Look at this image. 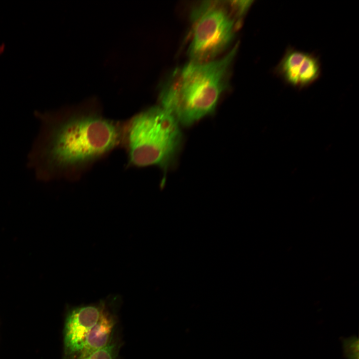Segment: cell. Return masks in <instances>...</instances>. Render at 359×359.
<instances>
[{
  "label": "cell",
  "instance_id": "ba28073f",
  "mask_svg": "<svg viewBox=\"0 0 359 359\" xmlns=\"http://www.w3.org/2000/svg\"><path fill=\"white\" fill-rule=\"evenodd\" d=\"M120 348V343L113 338L106 346L92 353L83 359H117Z\"/></svg>",
  "mask_w": 359,
  "mask_h": 359
},
{
  "label": "cell",
  "instance_id": "3957f363",
  "mask_svg": "<svg viewBox=\"0 0 359 359\" xmlns=\"http://www.w3.org/2000/svg\"><path fill=\"white\" fill-rule=\"evenodd\" d=\"M181 140L180 125L160 106L143 111L123 124L121 143L129 163L136 167L157 166L167 169Z\"/></svg>",
  "mask_w": 359,
  "mask_h": 359
},
{
  "label": "cell",
  "instance_id": "7a4b0ae2",
  "mask_svg": "<svg viewBox=\"0 0 359 359\" xmlns=\"http://www.w3.org/2000/svg\"><path fill=\"white\" fill-rule=\"evenodd\" d=\"M236 44L223 56L204 62L189 61L176 68L160 94V106L179 124L189 126L211 114L227 89Z\"/></svg>",
  "mask_w": 359,
  "mask_h": 359
},
{
  "label": "cell",
  "instance_id": "6da1fadb",
  "mask_svg": "<svg viewBox=\"0 0 359 359\" xmlns=\"http://www.w3.org/2000/svg\"><path fill=\"white\" fill-rule=\"evenodd\" d=\"M41 127L29 156L40 180H76L121 143L123 124L97 111L39 114Z\"/></svg>",
  "mask_w": 359,
  "mask_h": 359
},
{
  "label": "cell",
  "instance_id": "52a82bcc",
  "mask_svg": "<svg viewBox=\"0 0 359 359\" xmlns=\"http://www.w3.org/2000/svg\"><path fill=\"white\" fill-rule=\"evenodd\" d=\"M106 300L104 307L95 325L89 332L83 350L78 359H83L92 353L106 346L113 338L117 323L111 305L116 300Z\"/></svg>",
  "mask_w": 359,
  "mask_h": 359
},
{
  "label": "cell",
  "instance_id": "5b68a950",
  "mask_svg": "<svg viewBox=\"0 0 359 359\" xmlns=\"http://www.w3.org/2000/svg\"><path fill=\"white\" fill-rule=\"evenodd\" d=\"M274 72L288 85L302 89L319 78L321 64L315 54L289 47L275 67Z\"/></svg>",
  "mask_w": 359,
  "mask_h": 359
},
{
  "label": "cell",
  "instance_id": "8992f818",
  "mask_svg": "<svg viewBox=\"0 0 359 359\" xmlns=\"http://www.w3.org/2000/svg\"><path fill=\"white\" fill-rule=\"evenodd\" d=\"M105 302L106 300H101L96 304L76 307L68 312L64 330V355L67 359H78Z\"/></svg>",
  "mask_w": 359,
  "mask_h": 359
},
{
  "label": "cell",
  "instance_id": "277c9868",
  "mask_svg": "<svg viewBox=\"0 0 359 359\" xmlns=\"http://www.w3.org/2000/svg\"><path fill=\"white\" fill-rule=\"evenodd\" d=\"M251 4L250 0H206L196 4L190 13L187 51L190 61L214 60L228 48Z\"/></svg>",
  "mask_w": 359,
  "mask_h": 359
},
{
  "label": "cell",
  "instance_id": "9c48e42d",
  "mask_svg": "<svg viewBox=\"0 0 359 359\" xmlns=\"http://www.w3.org/2000/svg\"><path fill=\"white\" fill-rule=\"evenodd\" d=\"M344 356L347 359H359V340L356 336L342 339Z\"/></svg>",
  "mask_w": 359,
  "mask_h": 359
}]
</instances>
